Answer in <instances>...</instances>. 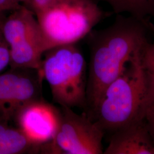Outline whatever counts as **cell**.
<instances>
[{
  "label": "cell",
  "instance_id": "1",
  "mask_svg": "<svg viewBox=\"0 0 154 154\" xmlns=\"http://www.w3.org/2000/svg\"><path fill=\"white\" fill-rule=\"evenodd\" d=\"M116 15L109 26L88 35L90 63L83 113L92 121L107 87L149 41L148 20Z\"/></svg>",
  "mask_w": 154,
  "mask_h": 154
},
{
  "label": "cell",
  "instance_id": "2",
  "mask_svg": "<svg viewBox=\"0 0 154 154\" xmlns=\"http://www.w3.org/2000/svg\"><path fill=\"white\" fill-rule=\"evenodd\" d=\"M142 49L107 87L95 112L93 121L104 132L143 119L154 103V74L143 63Z\"/></svg>",
  "mask_w": 154,
  "mask_h": 154
},
{
  "label": "cell",
  "instance_id": "3",
  "mask_svg": "<svg viewBox=\"0 0 154 154\" xmlns=\"http://www.w3.org/2000/svg\"><path fill=\"white\" fill-rule=\"evenodd\" d=\"M44 56L41 70L53 100L60 106L85 110L86 62L81 50L75 44L63 45L47 50Z\"/></svg>",
  "mask_w": 154,
  "mask_h": 154
},
{
  "label": "cell",
  "instance_id": "4",
  "mask_svg": "<svg viewBox=\"0 0 154 154\" xmlns=\"http://www.w3.org/2000/svg\"><path fill=\"white\" fill-rule=\"evenodd\" d=\"M105 14L94 0H63L35 16L50 49L76 44L88 36Z\"/></svg>",
  "mask_w": 154,
  "mask_h": 154
},
{
  "label": "cell",
  "instance_id": "5",
  "mask_svg": "<svg viewBox=\"0 0 154 154\" xmlns=\"http://www.w3.org/2000/svg\"><path fill=\"white\" fill-rule=\"evenodd\" d=\"M2 32L9 49L11 69L41 70L42 56L49 48L33 11L21 4L5 17Z\"/></svg>",
  "mask_w": 154,
  "mask_h": 154
},
{
  "label": "cell",
  "instance_id": "6",
  "mask_svg": "<svg viewBox=\"0 0 154 154\" xmlns=\"http://www.w3.org/2000/svg\"><path fill=\"white\" fill-rule=\"evenodd\" d=\"M61 116L54 137L42 147V154H103L105 132L86 114L60 107Z\"/></svg>",
  "mask_w": 154,
  "mask_h": 154
},
{
  "label": "cell",
  "instance_id": "7",
  "mask_svg": "<svg viewBox=\"0 0 154 154\" xmlns=\"http://www.w3.org/2000/svg\"><path fill=\"white\" fill-rule=\"evenodd\" d=\"M41 70L11 69L0 72V122H10L25 105L42 98Z\"/></svg>",
  "mask_w": 154,
  "mask_h": 154
},
{
  "label": "cell",
  "instance_id": "8",
  "mask_svg": "<svg viewBox=\"0 0 154 154\" xmlns=\"http://www.w3.org/2000/svg\"><path fill=\"white\" fill-rule=\"evenodd\" d=\"M60 116V107L42 98L24 105L17 112L13 121L34 142L44 145L54 137Z\"/></svg>",
  "mask_w": 154,
  "mask_h": 154
},
{
  "label": "cell",
  "instance_id": "9",
  "mask_svg": "<svg viewBox=\"0 0 154 154\" xmlns=\"http://www.w3.org/2000/svg\"><path fill=\"white\" fill-rule=\"evenodd\" d=\"M104 154H154V142L145 119L112 132Z\"/></svg>",
  "mask_w": 154,
  "mask_h": 154
},
{
  "label": "cell",
  "instance_id": "10",
  "mask_svg": "<svg viewBox=\"0 0 154 154\" xmlns=\"http://www.w3.org/2000/svg\"><path fill=\"white\" fill-rule=\"evenodd\" d=\"M0 122V154L41 153L43 145L32 140L18 127Z\"/></svg>",
  "mask_w": 154,
  "mask_h": 154
},
{
  "label": "cell",
  "instance_id": "11",
  "mask_svg": "<svg viewBox=\"0 0 154 154\" xmlns=\"http://www.w3.org/2000/svg\"><path fill=\"white\" fill-rule=\"evenodd\" d=\"M103 2L110 5L116 14H128V16L147 21L154 16V0H94Z\"/></svg>",
  "mask_w": 154,
  "mask_h": 154
},
{
  "label": "cell",
  "instance_id": "12",
  "mask_svg": "<svg viewBox=\"0 0 154 154\" xmlns=\"http://www.w3.org/2000/svg\"><path fill=\"white\" fill-rule=\"evenodd\" d=\"M5 13H0V72L9 65L10 54L8 44L2 32V25L5 18Z\"/></svg>",
  "mask_w": 154,
  "mask_h": 154
},
{
  "label": "cell",
  "instance_id": "13",
  "mask_svg": "<svg viewBox=\"0 0 154 154\" xmlns=\"http://www.w3.org/2000/svg\"><path fill=\"white\" fill-rule=\"evenodd\" d=\"M62 1L63 0H28L24 6L33 11L36 16L41 11Z\"/></svg>",
  "mask_w": 154,
  "mask_h": 154
},
{
  "label": "cell",
  "instance_id": "14",
  "mask_svg": "<svg viewBox=\"0 0 154 154\" xmlns=\"http://www.w3.org/2000/svg\"><path fill=\"white\" fill-rule=\"evenodd\" d=\"M142 58L144 66L154 74V44L149 41L142 51Z\"/></svg>",
  "mask_w": 154,
  "mask_h": 154
},
{
  "label": "cell",
  "instance_id": "15",
  "mask_svg": "<svg viewBox=\"0 0 154 154\" xmlns=\"http://www.w3.org/2000/svg\"><path fill=\"white\" fill-rule=\"evenodd\" d=\"M144 119L154 142V103L148 108Z\"/></svg>",
  "mask_w": 154,
  "mask_h": 154
},
{
  "label": "cell",
  "instance_id": "16",
  "mask_svg": "<svg viewBox=\"0 0 154 154\" xmlns=\"http://www.w3.org/2000/svg\"><path fill=\"white\" fill-rule=\"evenodd\" d=\"M21 5L15 0H0V13L14 11Z\"/></svg>",
  "mask_w": 154,
  "mask_h": 154
},
{
  "label": "cell",
  "instance_id": "17",
  "mask_svg": "<svg viewBox=\"0 0 154 154\" xmlns=\"http://www.w3.org/2000/svg\"><path fill=\"white\" fill-rule=\"evenodd\" d=\"M15 1L18 2V3H20L22 5H25L26 4L27 1H28V0H15Z\"/></svg>",
  "mask_w": 154,
  "mask_h": 154
}]
</instances>
